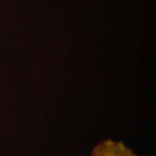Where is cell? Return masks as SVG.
Masks as SVG:
<instances>
[{
  "label": "cell",
  "instance_id": "6da1fadb",
  "mask_svg": "<svg viewBox=\"0 0 156 156\" xmlns=\"http://www.w3.org/2000/svg\"><path fill=\"white\" fill-rule=\"evenodd\" d=\"M89 156H140L122 141L106 139L98 142Z\"/></svg>",
  "mask_w": 156,
  "mask_h": 156
}]
</instances>
